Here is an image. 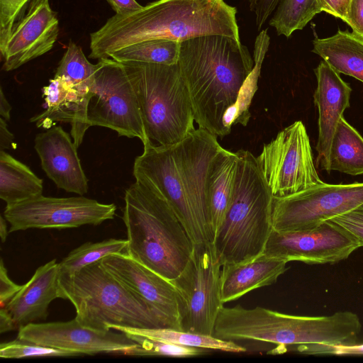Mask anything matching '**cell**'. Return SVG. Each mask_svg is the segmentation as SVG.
I'll use <instances>...</instances> for the list:
<instances>
[{
    "mask_svg": "<svg viewBox=\"0 0 363 363\" xmlns=\"http://www.w3.org/2000/svg\"><path fill=\"white\" fill-rule=\"evenodd\" d=\"M217 139L198 128L174 145L146 143L133 164L135 180L169 203L194 244L211 241L208 182L212 161L222 148Z\"/></svg>",
    "mask_w": 363,
    "mask_h": 363,
    "instance_id": "1",
    "label": "cell"
},
{
    "mask_svg": "<svg viewBox=\"0 0 363 363\" xmlns=\"http://www.w3.org/2000/svg\"><path fill=\"white\" fill-rule=\"evenodd\" d=\"M237 9L224 0H157L140 9L115 14L90 34L92 59L109 58L112 52L152 39L182 42L223 35L240 40Z\"/></svg>",
    "mask_w": 363,
    "mask_h": 363,
    "instance_id": "2",
    "label": "cell"
},
{
    "mask_svg": "<svg viewBox=\"0 0 363 363\" xmlns=\"http://www.w3.org/2000/svg\"><path fill=\"white\" fill-rule=\"evenodd\" d=\"M177 64L199 128L217 137L228 135L223 117L255 65L248 48L223 35L196 37L180 43Z\"/></svg>",
    "mask_w": 363,
    "mask_h": 363,
    "instance_id": "3",
    "label": "cell"
},
{
    "mask_svg": "<svg viewBox=\"0 0 363 363\" xmlns=\"http://www.w3.org/2000/svg\"><path fill=\"white\" fill-rule=\"evenodd\" d=\"M122 218L127 232L125 253L169 281L182 272L194 243L169 203L135 180L125 192Z\"/></svg>",
    "mask_w": 363,
    "mask_h": 363,
    "instance_id": "4",
    "label": "cell"
},
{
    "mask_svg": "<svg viewBox=\"0 0 363 363\" xmlns=\"http://www.w3.org/2000/svg\"><path fill=\"white\" fill-rule=\"evenodd\" d=\"M236 153L232 198L212 242L222 266L262 255L272 230L273 195L256 157L248 150Z\"/></svg>",
    "mask_w": 363,
    "mask_h": 363,
    "instance_id": "5",
    "label": "cell"
},
{
    "mask_svg": "<svg viewBox=\"0 0 363 363\" xmlns=\"http://www.w3.org/2000/svg\"><path fill=\"white\" fill-rule=\"evenodd\" d=\"M62 298L68 299L83 325L107 331L112 325L169 328L140 296L94 262L70 276L60 275Z\"/></svg>",
    "mask_w": 363,
    "mask_h": 363,
    "instance_id": "6",
    "label": "cell"
},
{
    "mask_svg": "<svg viewBox=\"0 0 363 363\" xmlns=\"http://www.w3.org/2000/svg\"><path fill=\"white\" fill-rule=\"evenodd\" d=\"M121 63L137 97L147 143L174 145L196 129L189 94L178 64Z\"/></svg>",
    "mask_w": 363,
    "mask_h": 363,
    "instance_id": "7",
    "label": "cell"
},
{
    "mask_svg": "<svg viewBox=\"0 0 363 363\" xmlns=\"http://www.w3.org/2000/svg\"><path fill=\"white\" fill-rule=\"evenodd\" d=\"M333 334L328 315L302 316L282 313L257 306H223L213 336L227 341L257 340L279 345L326 344Z\"/></svg>",
    "mask_w": 363,
    "mask_h": 363,
    "instance_id": "8",
    "label": "cell"
},
{
    "mask_svg": "<svg viewBox=\"0 0 363 363\" xmlns=\"http://www.w3.org/2000/svg\"><path fill=\"white\" fill-rule=\"evenodd\" d=\"M222 267L212 242L194 244L185 267L171 281L179 297L181 330L213 335L223 306L220 298Z\"/></svg>",
    "mask_w": 363,
    "mask_h": 363,
    "instance_id": "9",
    "label": "cell"
},
{
    "mask_svg": "<svg viewBox=\"0 0 363 363\" xmlns=\"http://www.w3.org/2000/svg\"><path fill=\"white\" fill-rule=\"evenodd\" d=\"M89 126L115 130L119 136L147 143L137 97L121 62L99 60L87 104Z\"/></svg>",
    "mask_w": 363,
    "mask_h": 363,
    "instance_id": "10",
    "label": "cell"
},
{
    "mask_svg": "<svg viewBox=\"0 0 363 363\" xmlns=\"http://www.w3.org/2000/svg\"><path fill=\"white\" fill-rule=\"evenodd\" d=\"M256 159L273 196H288L323 182L301 121L279 132Z\"/></svg>",
    "mask_w": 363,
    "mask_h": 363,
    "instance_id": "11",
    "label": "cell"
},
{
    "mask_svg": "<svg viewBox=\"0 0 363 363\" xmlns=\"http://www.w3.org/2000/svg\"><path fill=\"white\" fill-rule=\"evenodd\" d=\"M363 203V182H321L285 196H273L272 229L306 230L345 213Z\"/></svg>",
    "mask_w": 363,
    "mask_h": 363,
    "instance_id": "12",
    "label": "cell"
},
{
    "mask_svg": "<svg viewBox=\"0 0 363 363\" xmlns=\"http://www.w3.org/2000/svg\"><path fill=\"white\" fill-rule=\"evenodd\" d=\"M114 203H102L83 196L56 198L43 195L6 206L9 233L28 229H65L98 225L114 218Z\"/></svg>",
    "mask_w": 363,
    "mask_h": 363,
    "instance_id": "13",
    "label": "cell"
},
{
    "mask_svg": "<svg viewBox=\"0 0 363 363\" xmlns=\"http://www.w3.org/2000/svg\"><path fill=\"white\" fill-rule=\"evenodd\" d=\"M359 244L342 228L328 220L306 230H272L263 254L286 262L335 263L347 259Z\"/></svg>",
    "mask_w": 363,
    "mask_h": 363,
    "instance_id": "14",
    "label": "cell"
},
{
    "mask_svg": "<svg viewBox=\"0 0 363 363\" xmlns=\"http://www.w3.org/2000/svg\"><path fill=\"white\" fill-rule=\"evenodd\" d=\"M17 338L75 352L81 356L99 353L125 354L137 344L121 332L94 330L82 325L75 318L69 321L32 323L21 326Z\"/></svg>",
    "mask_w": 363,
    "mask_h": 363,
    "instance_id": "15",
    "label": "cell"
},
{
    "mask_svg": "<svg viewBox=\"0 0 363 363\" xmlns=\"http://www.w3.org/2000/svg\"><path fill=\"white\" fill-rule=\"evenodd\" d=\"M59 34V21L49 0H31L16 21L0 53L4 71L14 70L54 46Z\"/></svg>",
    "mask_w": 363,
    "mask_h": 363,
    "instance_id": "16",
    "label": "cell"
},
{
    "mask_svg": "<svg viewBox=\"0 0 363 363\" xmlns=\"http://www.w3.org/2000/svg\"><path fill=\"white\" fill-rule=\"evenodd\" d=\"M100 262L107 272L145 300L169 328L181 330L179 297L171 281L125 252L110 255Z\"/></svg>",
    "mask_w": 363,
    "mask_h": 363,
    "instance_id": "17",
    "label": "cell"
},
{
    "mask_svg": "<svg viewBox=\"0 0 363 363\" xmlns=\"http://www.w3.org/2000/svg\"><path fill=\"white\" fill-rule=\"evenodd\" d=\"M317 87L313 94L318 110L315 166L330 173L329 155L333 138L344 111L350 107V86L324 60L314 69Z\"/></svg>",
    "mask_w": 363,
    "mask_h": 363,
    "instance_id": "18",
    "label": "cell"
},
{
    "mask_svg": "<svg viewBox=\"0 0 363 363\" xmlns=\"http://www.w3.org/2000/svg\"><path fill=\"white\" fill-rule=\"evenodd\" d=\"M43 169L55 185L67 192L83 196L88 179L77 155V147L61 126L38 134L34 140Z\"/></svg>",
    "mask_w": 363,
    "mask_h": 363,
    "instance_id": "19",
    "label": "cell"
},
{
    "mask_svg": "<svg viewBox=\"0 0 363 363\" xmlns=\"http://www.w3.org/2000/svg\"><path fill=\"white\" fill-rule=\"evenodd\" d=\"M47 108L33 116L30 121L38 128L48 129L56 122L69 123L70 135L77 148L82 144L87 129V104L89 96L77 90L67 79L54 76L43 88Z\"/></svg>",
    "mask_w": 363,
    "mask_h": 363,
    "instance_id": "20",
    "label": "cell"
},
{
    "mask_svg": "<svg viewBox=\"0 0 363 363\" xmlns=\"http://www.w3.org/2000/svg\"><path fill=\"white\" fill-rule=\"evenodd\" d=\"M59 262L49 261L39 267L30 280L5 305L17 328L45 320L50 303L62 298Z\"/></svg>",
    "mask_w": 363,
    "mask_h": 363,
    "instance_id": "21",
    "label": "cell"
},
{
    "mask_svg": "<svg viewBox=\"0 0 363 363\" xmlns=\"http://www.w3.org/2000/svg\"><path fill=\"white\" fill-rule=\"evenodd\" d=\"M284 259L259 256L222 267L220 298L224 304L258 288L271 285L287 269Z\"/></svg>",
    "mask_w": 363,
    "mask_h": 363,
    "instance_id": "22",
    "label": "cell"
},
{
    "mask_svg": "<svg viewBox=\"0 0 363 363\" xmlns=\"http://www.w3.org/2000/svg\"><path fill=\"white\" fill-rule=\"evenodd\" d=\"M238 155L222 147L213 158L208 175L209 233L213 242L229 206L235 179Z\"/></svg>",
    "mask_w": 363,
    "mask_h": 363,
    "instance_id": "23",
    "label": "cell"
},
{
    "mask_svg": "<svg viewBox=\"0 0 363 363\" xmlns=\"http://www.w3.org/2000/svg\"><path fill=\"white\" fill-rule=\"evenodd\" d=\"M312 52L335 72L363 82V38L348 30H338L332 36L315 38Z\"/></svg>",
    "mask_w": 363,
    "mask_h": 363,
    "instance_id": "24",
    "label": "cell"
},
{
    "mask_svg": "<svg viewBox=\"0 0 363 363\" xmlns=\"http://www.w3.org/2000/svg\"><path fill=\"white\" fill-rule=\"evenodd\" d=\"M43 179L27 165L0 151V198L13 206L43 195Z\"/></svg>",
    "mask_w": 363,
    "mask_h": 363,
    "instance_id": "25",
    "label": "cell"
},
{
    "mask_svg": "<svg viewBox=\"0 0 363 363\" xmlns=\"http://www.w3.org/2000/svg\"><path fill=\"white\" fill-rule=\"evenodd\" d=\"M329 170L353 176L363 174V138L343 117L333 138Z\"/></svg>",
    "mask_w": 363,
    "mask_h": 363,
    "instance_id": "26",
    "label": "cell"
},
{
    "mask_svg": "<svg viewBox=\"0 0 363 363\" xmlns=\"http://www.w3.org/2000/svg\"><path fill=\"white\" fill-rule=\"evenodd\" d=\"M110 329L118 330L124 334H135L150 339L182 346L236 353L246 351L245 347L233 341L223 340L212 335L193 333L169 328H138L112 325Z\"/></svg>",
    "mask_w": 363,
    "mask_h": 363,
    "instance_id": "27",
    "label": "cell"
},
{
    "mask_svg": "<svg viewBox=\"0 0 363 363\" xmlns=\"http://www.w3.org/2000/svg\"><path fill=\"white\" fill-rule=\"evenodd\" d=\"M270 38L267 29L262 30L256 37L254 45V67L242 85L237 102L230 108L223 117V125L228 134L234 124L247 125L250 113L249 107L255 92L257 89V82L265 55L268 51Z\"/></svg>",
    "mask_w": 363,
    "mask_h": 363,
    "instance_id": "28",
    "label": "cell"
},
{
    "mask_svg": "<svg viewBox=\"0 0 363 363\" xmlns=\"http://www.w3.org/2000/svg\"><path fill=\"white\" fill-rule=\"evenodd\" d=\"M180 43L167 39L144 40L112 52L109 58L119 62L176 65L179 60Z\"/></svg>",
    "mask_w": 363,
    "mask_h": 363,
    "instance_id": "29",
    "label": "cell"
},
{
    "mask_svg": "<svg viewBox=\"0 0 363 363\" xmlns=\"http://www.w3.org/2000/svg\"><path fill=\"white\" fill-rule=\"evenodd\" d=\"M321 11L317 0H280L269 24L278 35L289 38Z\"/></svg>",
    "mask_w": 363,
    "mask_h": 363,
    "instance_id": "30",
    "label": "cell"
},
{
    "mask_svg": "<svg viewBox=\"0 0 363 363\" xmlns=\"http://www.w3.org/2000/svg\"><path fill=\"white\" fill-rule=\"evenodd\" d=\"M127 239L110 238L101 242H87L72 250L59 262L60 275L70 276L104 257L123 252L128 247Z\"/></svg>",
    "mask_w": 363,
    "mask_h": 363,
    "instance_id": "31",
    "label": "cell"
},
{
    "mask_svg": "<svg viewBox=\"0 0 363 363\" xmlns=\"http://www.w3.org/2000/svg\"><path fill=\"white\" fill-rule=\"evenodd\" d=\"M96 64H91L82 49L70 40L59 62L55 76L65 78L83 94L89 96L94 81Z\"/></svg>",
    "mask_w": 363,
    "mask_h": 363,
    "instance_id": "32",
    "label": "cell"
},
{
    "mask_svg": "<svg viewBox=\"0 0 363 363\" xmlns=\"http://www.w3.org/2000/svg\"><path fill=\"white\" fill-rule=\"evenodd\" d=\"M125 335L137 343L134 347L125 352V355L191 357L202 354L204 351L203 348L182 346L158 341L135 334L125 333Z\"/></svg>",
    "mask_w": 363,
    "mask_h": 363,
    "instance_id": "33",
    "label": "cell"
},
{
    "mask_svg": "<svg viewBox=\"0 0 363 363\" xmlns=\"http://www.w3.org/2000/svg\"><path fill=\"white\" fill-rule=\"evenodd\" d=\"M77 356L81 355L75 352L43 346L19 338L0 345V357L4 359Z\"/></svg>",
    "mask_w": 363,
    "mask_h": 363,
    "instance_id": "34",
    "label": "cell"
},
{
    "mask_svg": "<svg viewBox=\"0 0 363 363\" xmlns=\"http://www.w3.org/2000/svg\"><path fill=\"white\" fill-rule=\"evenodd\" d=\"M31 0H0V46L6 42L16 21Z\"/></svg>",
    "mask_w": 363,
    "mask_h": 363,
    "instance_id": "35",
    "label": "cell"
},
{
    "mask_svg": "<svg viewBox=\"0 0 363 363\" xmlns=\"http://www.w3.org/2000/svg\"><path fill=\"white\" fill-rule=\"evenodd\" d=\"M342 228L363 247V203L329 220Z\"/></svg>",
    "mask_w": 363,
    "mask_h": 363,
    "instance_id": "36",
    "label": "cell"
},
{
    "mask_svg": "<svg viewBox=\"0 0 363 363\" xmlns=\"http://www.w3.org/2000/svg\"><path fill=\"white\" fill-rule=\"evenodd\" d=\"M297 351L304 354H363V344L297 345Z\"/></svg>",
    "mask_w": 363,
    "mask_h": 363,
    "instance_id": "37",
    "label": "cell"
},
{
    "mask_svg": "<svg viewBox=\"0 0 363 363\" xmlns=\"http://www.w3.org/2000/svg\"><path fill=\"white\" fill-rule=\"evenodd\" d=\"M250 10L255 14L256 26L260 30L276 9L280 0H247Z\"/></svg>",
    "mask_w": 363,
    "mask_h": 363,
    "instance_id": "38",
    "label": "cell"
},
{
    "mask_svg": "<svg viewBox=\"0 0 363 363\" xmlns=\"http://www.w3.org/2000/svg\"><path fill=\"white\" fill-rule=\"evenodd\" d=\"M345 23L354 33L363 38V0L350 1Z\"/></svg>",
    "mask_w": 363,
    "mask_h": 363,
    "instance_id": "39",
    "label": "cell"
},
{
    "mask_svg": "<svg viewBox=\"0 0 363 363\" xmlns=\"http://www.w3.org/2000/svg\"><path fill=\"white\" fill-rule=\"evenodd\" d=\"M23 285L14 283L9 277L4 261L0 262V303L1 306L13 298Z\"/></svg>",
    "mask_w": 363,
    "mask_h": 363,
    "instance_id": "40",
    "label": "cell"
},
{
    "mask_svg": "<svg viewBox=\"0 0 363 363\" xmlns=\"http://www.w3.org/2000/svg\"><path fill=\"white\" fill-rule=\"evenodd\" d=\"M351 0H317L322 11L335 18L346 21L348 6Z\"/></svg>",
    "mask_w": 363,
    "mask_h": 363,
    "instance_id": "41",
    "label": "cell"
},
{
    "mask_svg": "<svg viewBox=\"0 0 363 363\" xmlns=\"http://www.w3.org/2000/svg\"><path fill=\"white\" fill-rule=\"evenodd\" d=\"M116 14L123 15L140 9L143 6L136 0H106Z\"/></svg>",
    "mask_w": 363,
    "mask_h": 363,
    "instance_id": "42",
    "label": "cell"
},
{
    "mask_svg": "<svg viewBox=\"0 0 363 363\" xmlns=\"http://www.w3.org/2000/svg\"><path fill=\"white\" fill-rule=\"evenodd\" d=\"M16 147L13 135L9 130L6 121L0 118V151Z\"/></svg>",
    "mask_w": 363,
    "mask_h": 363,
    "instance_id": "43",
    "label": "cell"
},
{
    "mask_svg": "<svg viewBox=\"0 0 363 363\" xmlns=\"http://www.w3.org/2000/svg\"><path fill=\"white\" fill-rule=\"evenodd\" d=\"M16 328L11 315L4 307H1L0 310V333L2 334Z\"/></svg>",
    "mask_w": 363,
    "mask_h": 363,
    "instance_id": "44",
    "label": "cell"
},
{
    "mask_svg": "<svg viewBox=\"0 0 363 363\" xmlns=\"http://www.w3.org/2000/svg\"><path fill=\"white\" fill-rule=\"evenodd\" d=\"M11 106L7 101L4 94L2 87L0 89V116L5 121H9L11 117Z\"/></svg>",
    "mask_w": 363,
    "mask_h": 363,
    "instance_id": "45",
    "label": "cell"
},
{
    "mask_svg": "<svg viewBox=\"0 0 363 363\" xmlns=\"http://www.w3.org/2000/svg\"><path fill=\"white\" fill-rule=\"evenodd\" d=\"M6 219L4 216H2L0 217V237L1 242H4L6 240V238L8 236V233H9L7 230V226L6 223Z\"/></svg>",
    "mask_w": 363,
    "mask_h": 363,
    "instance_id": "46",
    "label": "cell"
}]
</instances>
